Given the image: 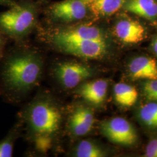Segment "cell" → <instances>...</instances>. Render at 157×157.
Returning <instances> with one entry per match:
<instances>
[{"label": "cell", "instance_id": "cell-1", "mask_svg": "<svg viewBox=\"0 0 157 157\" xmlns=\"http://www.w3.org/2000/svg\"><path fill=\"white\" fill-rule=\"evenodd\" d=\"M41 72L42 64L37 56L23 54L12 58L6 63L4 78L12 90L26 91L37 83Z\"/></svg>", "mask_w": 157, "mask_h": 157}, {"label": "cell", "instance_id": "cell-2", "mask_svg": "<svg viewBox=\"0 0 157 157\" xmlns=\"http://www.w3.org/2000/svg\"><path fill=\"white\" fill-rule=\"evenodd\" d=\"M29 121L34 132L40 136H50L59 128L61 115L58 108L49 101H40L31 107Z\"/></svg>", "mask_w": 157, "mask_h": 157}, {"label": "cell", "instance_id": "cell-3", "mask_svg": "<svg viewBox=\"0 0 157 157\" xmlns=\"http://www.w3.org/2000/svg\"><path fill=\"white\" fill-rule=\"evenodd\" d=\"M36 14L30 5H17L0 15V28L11 36H22L33 27Z\"/></svg>", "mask_w": 157, "mask_h": 157}, {"label": "cell", "instance_id": "cell-4", "mask_svg": "<svg viewBox=\"0 0 157 157\" xmlns=\"http://www.w3.org/2000/svg\"><path fill=\"white\" fill-rule=\"evenodd\" d=\"M101 133L109 141L123 146L135 145L138 136L133 125L126 119L115 117L104 121L100 125Z\"/></svg>", "mask_w": 157, "mask_h": 157}, {"label": "cell", "instance_id": "cell-5", "mask_svg": "<svg viewBox=\"0 0 157 157\" xmlns=\"http://www.w3.org/2000/svg\"><path fill=\"white\" fill-rule=\"evenodd\" d=\"M55 73L59 82L67 89H73L92 76L93 71L87 66L78 62L59 63Z\"/></svg>", "mask_w": 157, "mask_h": 157}, {"label": "cell", "instance_id": "cell-6", "mask_svg": "<svg viewBox=\"0 0 157 157\" xmlns=\"http://www.w3.org/2000/svg\"><path fill=\"white\" fill-rule=\"evenodd\" d=\"M53 39L56 46L66 43L87 40L107 41L100 29L86 25L59 30L54 35Z\"/></svg>", "mask_w": 157, "mask_h": 157}, {"label": "cell", "instance_id": "cell-7", "mask_svg": "<svg viewBox=\"0 0 157 157\" xmlns=\"http://www.w3.org/2000/svg\"><path fill=\"white\" fill-rule=\"evenodd\" d=\"M57 47L68 54L90 59L104 56L108 48L107 41L91 40L66 43Z\"/></svg>", "mask_w": 157, "mask_h": 157}, {"label": "cell", "instance_id": "cell-8", "mask_svg": "<svg viewBox=\"0 0 157 157\" xmlns=\"http://www.w3.org/2000/svg\"><path fill=\"white\" fill-rule=\"evenodd\" d=\"M88 7L87 0H63L51 6V14L62 22L77 21L86 16Z\"/></svg>", "mask_w": 157, "mask_h": 157}, {"label": "cell", "instance_id": "cell-9", "mask_svg": "<svg viewBox=\"0 0 157 157\" xmlns=\"http://www.w3.org/2000/svg\"><path fill=\"white\" fill-rule=\"evenodd\" d=\"M114 33L118 39L124 43L137 44L144 39L146 30L136 21L123 19L116 23Z\"/></svg>", "mask_w": 157, "mask_h": 157}, {"label": "cell", "instance_id": "cell-10", "mask_svg": "<svg viewBox=\"0 0 157 157\" xmlns=\"http://www.w3.org/2000/svg\"><path fill=\"white\" fill-rule=\"evenodd\" d=\"M94 122L93 111L88 107L78 106L74 111L69 120V128L73 135L83 136L92 129Z\"/></svg>", "mask_w": 157, "mask_h": 157}, {"label": "cell", "instance_id": "cell-11", "mask_svg": "<svg viewBox=\"0 0 157 157\" xmlns=\"http://www.w3.org/2000/svg\"><path fill=\"white\" fill-rule=\"evenodd\" d=\"M129 71L133 80L157 79V62L151 57L138 56L130 62Z\"/></svg>", "mask_w": 157, "mask_h": 157}, {"label": "cell", "instance_id": "cell-12", "mask_svg": "<svg viewBox=\"0 0 157 157\" xmlns=\"http://www.w3.org/2000/svg\"><path fill=\"white\" fill-rule=\"evenodd\" d=\"M108 83L106 80L97 79L81 84L78 89V94L91 104L99 105L105 99Z\"/></svg>", "mask_w": 157, "mask_h": 157}, {"label": "cell", "instance_id": "cell-13", "mask_svg": "<svg viewBox=\"0 0 157 157\" xmlns=\"http://www.w3.org/2000/svg\"><path fill=\"white\" fill-rule=\"evenodd\" d=\"M126 11L154 22L157 19L156 0H128L124 2Z\"/></svg>", "mask_w": 157, "mask_h": 157}, {"label": "cell", "instance_id": "cell-14", "mask_svg": "<svg viewBox=\"0 0 157 157\" xmlns=\"http://www.w3.org/2000/svg\"><path fill=\"white\" fill-rule=\"evenodd\" d=\"M113 96L116 102L124 107L135 105L138 98V92L133 86L125 83H118L113 87Z\"/></svg>", "mask_w": 157, "mask_h": 157}, {"label": "cell", "instance_id": "cell-15", "mask_svg": "<svg viewBox=\"0 0 157 157\" xmlns=\"http://www.w3.org/2000/svg\"><path fill=\"white\" fill-rule=\"evenodd\" d=\"M124 2V0H91L89 7L95 15L106 17L118 11Z\"/></svg>", "mask_w": 157, "mask_h": 157}, {"label": "cell", "instance_id": "cell-16", "mask_svg": "<svg viewBox=\"0 0 157 157\" xmlns=\"http://www.w3.org/2000/svg\"><path fill=\"white\" fill-rule=\"evenodd\" d=\"M139 118L147 127L157 129V102L150 101L141 107Z\"/></svg>", "mask_w": 157, "mask_h": 157}, {"label": "cell", "instance_id": "cell-17", "mask_svg": "<svg viewBox=\"0 0 157 157\" xmlns=\"http://www.w3.org/2000/svg\"><path fill=\"white\" fill-rule=\"evenodd\" d=\"M75 155L77 157H103L105 156V152L95 143L85 140L78 143Z\"/></svg>", "mask_w": 157, "mask_h": 157}, {"label": "cell", "instance_id": "cell-18", "mask_svg": "<svg viewBox=\"0 0 157 157\" xmlns=\"http://www.w3.org/2000/svg\"><path fill=\"white\" fill-rule=\"evenodd\" d=\"M143 91L148 100L157 102V79L146 80L143 84Z\"/></svg>", "mask_w": 157, "mask_h": 157}, {"label": "cell", "instance_id": "cell-19", "mask_svg": "<svg viewBox=\"0 0 157 157\" xmlns=\"http://www.w3.org/2000/svg\"><path fill=\"white\" fill-rule=\"evenodd\" d=\"M13 152V143L11 138L0 142V157H11Z\"/></svg>", "mask_w": 157, "mask_h": 157}, {"label": "cell", "instance_id": "cell-20", "mask_svg": "<svg viewBox=\"0 0 157 157\" xmlns=\"http://www.w3.org/2000/svg\"><path fill=\"white\" fill-rule=\"evenodd\" d=\"M144 156L157 157V137L153 139L146 147Z\"/></svg>", "mask_w": 157, "mask_h": 157}, {"label": "cell", "instance_id": "cell-21", "mask_svg": "<svg viewBox=\"0 0 157 157\" xmlns=\"http://www.w3.org/2000/svg\"><path fill=\"white\" fill-rule=\"evenodd\" d=\"M151 48L153 53L157 57V36L154 37L152 40L151 43Z\"/></svg>", "mask_w": 157, "mask_h": 157}, {"label": "cell", "instance_id": "cell-22", "mask_svg": "<svg viewBox=\"0 0 157 157\" xmlns=\"http://www.w3.org/2000/svg\"><path fill=\"white\" fill-rule=\"evenodd\" d=\"M2 47H3V42H2V40L1 39V36H0V58L2 54Z\"/></svg>", "mask_w": 157, "mask_h": 157}, {"label": "cell", "instance_id": "cell-23", "mask_svg": "<svg viewBox=\"0 0 157 157\" xmlns=\"http://www.w3.org/2000/svg\"><path fill=\"white\" fill-rule=\"evenodd\" d=\"M10 0H0V4L7 3V2H10Z\"/></svg>", "mask_w": 157, "mask_h": 157}, {"label": "cell", "instance_id": "cell-24", "mask_svg": "<svg viewBox=\"0 0 157 157\" xmlns=\"http://www.w3.org/2000/svg\"><path fill=\"white\" fill-rule=\"evenodd\" d=\"M90 1H91V0H87V1H88V2H89Z\"/></svg>", "mask_w": 157, "mask_h": 157}]
</instances>
